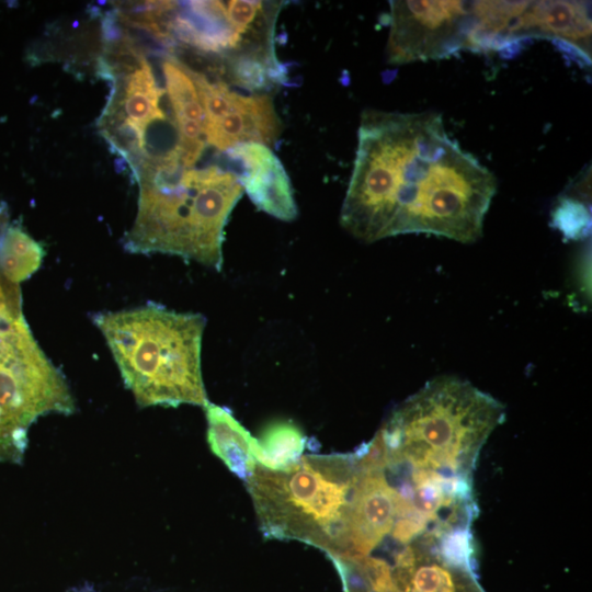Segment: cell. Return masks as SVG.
<instances>
[{
  "instance_id": "6da1fadb",
  "label": "cell",
  "mask_w": 592,
  "mask_h": 592,
  "mask_svg": "<svg viewBox=\"0 0 592 592\" xmlns=\"http://www.w3.org/2000/svg\"><path fill=\"white\" fill-rule=\"evenodd\" d=\"M496 191L493 173L440 114L366 110L340 224L364 242L426 234L473 243Z\"/></svg>"
},
{
  "instance_id": "7a4b0ae2",
  "label": "cell",
  "mask_w": 592,
  "mask_h": 592,
  "mask_svg": "<svg viewBox=\"0 0 592 592\" xmlns=\"http://www.w3.org/2000/svg\"><path fill=\"white\" fill-rule=\"evenodd\" d=\"M138 208L123 244L132 253H164L221 270L225 227L243 187L218 164L196 168L177 146L132 170Z\"/></svg>"
},
{
  "instance_id": "3957f363",
  "label": "cell",
  "mask_w": 592,
  "mask_h": 592,
  "mask_svg": "<svg viewBox=\"0 0 592 592\" xmlns=\"http://www.w3.org/2000/svg\"><path fill=\"white\" fill-rule=\"evenodd\" d=\"M140 407L208 402L201 351L206 319L159 304L92 316Z\"/></svg>"
},
{
  "instance_id": "277c9868",
  "label": "cell",
  "mask_w": 592,
  "mask_h": 592,
  "mask_svg": "<svg viewBox=\"0 0 592 592\" xmlns=\"http://www.w3.org/2000/svg\"><path fill=\"white\" fill-rule=\"evenodd\" d=\"M504 407L469 382L440 376L405 400L378 430L387 462L473 479L479 452Z\"/></svg>"
},
{
  "instance_id": "5b68a950",
  "label": "cell",
  "mask_w": 592,
  "mask_h": 592,
  "mask_svg": "<svg viewBox=\"0 0 592 592\" xmlns=\"http://www.w3.org/2000/svg\"><path fill=\"white\" fill-rule=\"evenodd\" d=\"M360 473L355 453L303 455L284 470L257 464L244 482L266 538L298 540L330 558L348 554Z\"/></svg>"
},
{
  "instance_id": "8992f818",
  "label": "cell",
  "mask_w": 592,
  "mask_h": 592,
  "mask_svg": "<svg viewBox=\"0 0 592 592\" xmlns=\"http://www.w3.org/2000/svg\"><path fill=\"white\" fill-rule=\"evenodd\" d=\"M75 398L23 315L0 318V463L20 464L41 417L72 414Z\"/></svg>"
},
{
  "instance_id": "52a82bcc",
  "label": "cell",
  "mask_w": 592,
  "mask_h": 592,
  "mask_svg": "<svg viewBox=\"0 0 592 592\" xmlns=\"http://www.w3.org/2000/svg\"><path fill=\"white\" fill-rule=\"evenodd\" d=\"M387 61L395 65L444 57L460 48L505 42L504 1H390Z\"/></svg>"
},
{
  "instance_id": "ba28073f",
  "label": "cell",
  "mask_w": 592,
  "mask_h": 592,
  "mask_svg": "<svg viewBox=\"0 0 592 592\" xmlns=\"http://www.w3.org/2000/svg\"><path fill=\"white\" fill-rule=\"evenodd\" d=\"M205 112L206 144L225 151L244 143L274 144L282 123L267 93H241L189 67Z\"/></svg>"
},
{
  "instance_id": "9c48e42d",
  "label": "cell",
  "mask_w": 592,
  "mask_h": 592,
  "mask_svg": "<svg viewBox=\"0 0 592 592\" xmlns=\"http://www.w3.org/2000/svg\"><path fill=\"white\" fill-rule=\"evenodd\" d=\"M231 170L254 206L284 221L294 220L297 205L280 159L265 145L239 144L225 150Z\"/></svg>"
},
{
  "instance_id": "30bf717a",
  "label": "cell",
  "mask_w": 592,
  "mask_h": 592,
  "mask_svg": "<svg viewBox=\"0 0 592 592\" xmlns=\"http://www.w3.org/2000/svg\"><path fill=\"white\" fill-rule=\"evenodd\" d=\"M360 468L351 509L349 550L340 557L371 554L390 533L397 516L398 494L388 481L385 468L361 465Z\"/></svg>"
},
{
  "instance_id": "8fae6325",
  "label": "cell",
  "mask_w": 592,
  "mask_h": 592,
  "mask_svg": "<svg viewBox=\"0 0 592 592\" xmlns=\"http://www.w3.org/2000/svg\"><path fill=\"white\" fill-rule=\"evenodd\" d=\"M162 69L178 133V146L182 157L195 164L207 145L205 112L196 86L189 67L174 57H163Z\"/></svg>"
},
{
  "instance_id": "7c38bea8",
  "label": "cell",
  "mask_w": 592,
  "mask_h": 592,
  "mask_svg": "<svg viewBox=\"0 0 592 592\" xmlns=\"http://www.w3.org/2000/svg\"><path fill=\"white\" fill-rule=\"evenodd\" d=\"M204 409L207 419V442L212 452L231 473L246 481L258 464L254 458L255 437L228 409L209 401Z\"/></svg>"
},
{
  "instance_id": "4fadbf2b",
  "label": "cell",
  "mask_w": 592,
  "mask_h": 592,
  "mask_svg": "<svg viewBox=\"0 0 592 592\" xmlns=\"http://www.w3.org/2000/svg\"><path fill=\"white\" fill-rule=\"evenodd\" d=\"M527 24L531 35L568 39L588 47L591 19L588 5L578 1H530Z\"/></svg>"
},
{
  "instance_id": "5bb4252c",
  "label": "cell",
  "mask_w": 592,
  "mask_h": 592,
  "mask_svg": "<svg viewBox=\"0 0 592 592\" xmlns=\"http://www.w3.org/2000/svg\"><path fill=\"white\" fill-rule=\"evenodd\" d=\"M306 447V436L292 422L278 421L267 425L255 439L257 463L272 470H284L296 464Z\"/></svg>"
},
{
  "instance_id": "9a60e30c",
  "label": "cell",
  "mask_w": 592,
  "mask_h": 592,
  "mask_svg": "<svg viewBox=\"0 0 592 592\" xmlns=\"http://www.w3.org/2000/svg\"><path fill=\"white\" fill-rule=\"evenodd\" d=\"M45 250L20 225L9 224L0 238V266L13 283L30 278L42 265Z\"/></svg>"
},
{
  "instance_id": "2e32d148",
  "label": "cell",
  "mask_w": 592,
  "mask_h": 592,
  "mask_svg": "<svg viewBox=\"0 0 592 592\" xmlns=\"http://www.w3.org/2000/svg\"><path fill=\"white\" fill-rule=\"evenodd\" d=\"M9 224L8 208L0 203V238ZM21 315L23 314L20 285L11 282L0 266V318H12Z\"/></svg>"
}]
</instances>
